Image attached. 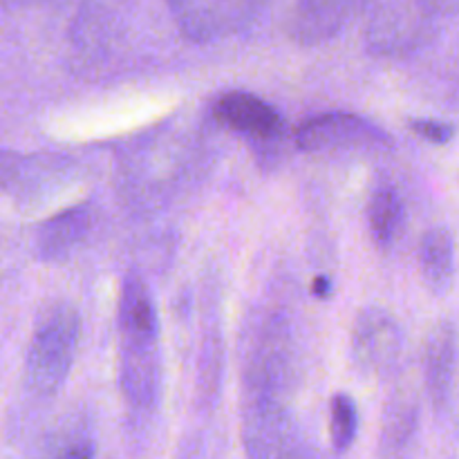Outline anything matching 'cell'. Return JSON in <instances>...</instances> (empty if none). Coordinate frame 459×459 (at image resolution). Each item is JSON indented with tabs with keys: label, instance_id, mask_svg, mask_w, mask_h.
I'll return each mask as SVG.
<instances>
[{
	"label": "cell",
	"instance_id": "18",
	"mask_svg": "<svg viewBox=\"0 0 459 459\" xmlns=\"http://www.w3.org/2000/svg\"><path fill=\"white\" fill-rule=\"evenodd\" d=\"M314 294H316L318 299H327V296L332 294V282L323 276L316 278V281H314Z\"/></svg>",
	"mask_w": 459,
	"mask_h": 459
},
{
	"label": "cell",
	"instance_id": "15",
	"mask_svg": "<svg viewBox=\"0 0 459 459\" xmlns=\"http://www.w3.org/2000/svg\"><path fill=\"white\" fill-rule=\"evenodd\" d=\"M359 430V415L357 406H354L352 399L348 394H336L332 399L330 408V433H332V444H334L336 451H348L352 446V442L357 439Z\"/></svg>",
	"mask_w": 459,
	"mask_h": 459
},
{
	"label": "cell",
	"instance_id": "11",
	"mask_svg": "<svg viewBox=\"0 0 459 459\" xmlns=\"http://www.w3.org/2000/svg\"><path fill=\"white\" fill-rule=\"evenodd\" d=\"M92 224L94 211L88 204L70 206V209L52 215L39 229V236H36L40 258L52 260V263L65 260L67 255H72L83 245L85 238L92 231Z\"/></svg>",
	"mask_w": 459,
	"mask_h": 459
},
{
	"label": "cell",
	"instance_id": "16",
	"mask_svg": "<svg viewBox=\"0 0 459 459\" xmlns=\"http://www.w3.org/2000/svg\"><path fill=\"white\" fill-rule=\"evenodd\" d=\"M411 126L417 134H421V137L429 139V142H433V143H446V142H451V137H453V126L444 124V121L412 119Z\"/></svg>",
	"mask_w": 459,
	"mask_h": 459
},
{
	"label": "cell",
	"instance_id": "1",
	"mask_svg": "<svg viewBox=\"0 0 459 459\" xmlns=\"http://www.w3.org/2000/svg\"><path fill=\"white\" fill-rule=\"evenodd\" d=\"M81 339L79 312L70 305H56L43 316L27 352V384L39 394H54L63 384L74 363Z\"/></svg>",
	"mask_w": 459,
	"mask_h": 459
},
{
	"label": "cell",
	"instance_id": "17",
	"mask_svg": "<svg viewBox=\"0 0 459 459\" xmlns=\"http://www.w3.org/2000/svg\"><path fill=\"white\" fill-rule=\"evenodd\" d=\"M58 459H94V442L88 435L72 437L65 446L58 451Z\"/></svg>",
	"mask_w": 459,
	"mask_h": 459
},
{
	"label": "cell",
	"instance_id": "4",
	"mask_svg": "<svg viewBox=\"0 0 459 459\" xmlns=\"http://www.w3.org/2000/svg\"><path fill=\"white\" fill-rule=\"evenodd\" d=\"M179 31L193 43H213L247 30L264 0H166Z\"/></svg>",
	"mask_w": 459,
	"mask_h": 459
},
{
	"label": "cell",
	"instance_id": "5",
	"mask_svg": "<svg viewBox=\"0 0 459 459\" xmlns=\"http://www.w3.org/2000/svg\"><path fill=\"white\" fill-rule=\"evenodd\" d=\"M245 448L249 459H296V429L281 397L249 393Z\"/></svg>",
	"mask_w": 459,
	"mask_h": 459
},
{
	"label": "cell",
	"instance_id": "12",
	"mask_svg": "<svg viewBox=\"0 0 459 459\" xmlns=\"http://www.w3.org/2000/svg\"><path fill=\"white\" fill-rule=\"evenodd\" d=\"M426 385L437 408H444L451 397L457 370V336L451 323H439L430 332L424 352Z\"/></svg>",
	"mask_w": 459,
	"mask_h": 459
},
{
	"label": "cell",
	"instance_id": "13",
	"mask_svg": "<svg viewBox=\"0 0 459 459\" xmlns=\"http://www.w3.org/2000/svg\"><path fill=\"white\" fill-rule=\"evenodd\" d=\"M420 267L435 296H444L455 278V242L444 227L430 229L420 245Z\"/></svg>",
	"mask_w": 459,
	"mask_h": 459
},
{
	"label": "cell",
	"instance_id": "9",
	"mask_svg": "<svg viewBox=\"0 0 459 459\" xmlns=\"http://www.w3.org/2000/svg\"><path fill=\"white\" fill-rule=\"evenodd\" d=\"M354 359L366 370H388L402 354V332L384 309L368 307L357 316L352 332Z\"/></svg>",
	"mask_w": 459,
	"mask_h": 459
},
{
	"label": "cell",
	"instance_id": "2",
	"mask_svg": "<svg viewBox=\"0 0 459 459\" xmlns=\"http://www.w3.org/2000/svg\"><path fill=\"white\" fill-rule=\"evenodd\" d=\"M72 166L63 157L0 151V193L18 204H40L72 182Z\"/></svg>",
	"mask_w": 459,
	"mask_h": 459
},
{
	"label": "cell",
	"instance_id": "8",
	"mask_svg": "<svg viewBox=\"0 0 459 459\" xmlns=\"http://www.w3.org/2000/svg\"><path fill=\"white\" fill-rule=\"evenodd\" d=\"M370 0H296L287 31L299 45H318L334 39Z\"/></svg>",
	"mask_w": 459,
	"mask_h": 459
},
{
	"label": "cell",
	"instance_id": "14",
	"mask_svg": "<svg viewBox=\"0 0 459 459\" xmlns=\"http://www.w3.org/2000/svg\"><path fill=\"white\" fill-rule=\"evenodd\" d=\"M368 222H370L372 240L379 249H390L402 236L406 211L399 193L390 186L377 188L368 206Z\"/></svg>",
	"mask_w": 459,
	"mask_h": 459
},
{
	"label": "cell",
	"instance_id": "3",
	"mask_svg": "<svg viewBox=\"0 0 459 459\" xmlns=\"http://www.w3.org/2000/svg\"><path fill=\"white\" fill-rule=\"evenodd\" d=\"M437 21L426 0H377L368 22V43L379 54L411 52L424 43Z\"/></svg>",
	"mask_w": 459,
	"mask_h": 459
},
{
	"label": "cell",
	"instance_id": "7",
	"mask_svg": "<svg viewBox=\"0 0 459 459\" xmlns=\"http://www.w3.org/2000/svg\"><path fill=\"white\" fill-rule=\"evenodd\" d=\"M119 385L126 402L151 411L160 394V332H121Z\"/></svg>",
	"mask_w": 459,
	"mask_h": 459
},
{
	"label": "cell",
	"instance_id": "10",
	"mask_svg": "<svg viewBox=\"0 0 459 459\" xmlns=\"http://www.w3.org/2000/svg\"><path fill=\"white\" fill-rule=\"evenodd\" d=\"M215 117L229 128L258 139L276 142L282 134V117L273 106L251 92H227L215 101Z\"/></svg>",
	"mask_w": 459,
	"mask_h": 459
},
{
	"label": "cell",
	"instance_id": "6",
	"mask_svg": "<svg viewBox=\"0 0 459 459\" xmlns=\"http://www.w3.org/2000/svg\"><path fill=\"white\" fill-rule=\"evenodd\" d=\"M296 146L303 152L330 155V152L363 151L388 143L384 130L368 119L350 112H327L307 119L296 130Z\"/></svg>",
	"mask_w": 459,
	"mask_h": 459
}]
</instances>
